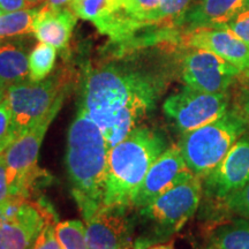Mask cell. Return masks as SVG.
Listing matches in <instances>:
<instances>
[{"label": "cell", "mask_w": 249, "mask_h": 249, "mask_svg": "<svg viewBox=\"0 0 249 249\" xmlns=\"http://www.w3.org/2000/svg\"><path fill=\"white\" fill-rule=\"evenodd\" d=\"M163 81L128 59L107 61L87 73L80 108L99 127L108 148L138 128L154 108Z\"/></svg>", "instance_id": "obj_1"}, {"label": "cell", "mask_w": 249, "mask_h": 249, "mask_svg": "<svg viewBox=\"0 0 249 249\" xmlns=\"http://www.w3.org/2000/svg\"><path fill=\"white\" fill-rule=\"evenodd\" d=\"M108 150L102 130L79 107L68 130L66 165L71 193L86 222L104 207Z\"/></svg>", "instance_id": "obj_2"}, {"label": "cell", "mask_w": 249, "mask_h": 249, "mask_svg": "<svg viewBox=\"0 0 249 249\" xmlns=\"http://www.w3.org/2000/svg\"><path fill=\"white\" fill-rule=\"evenodd\" d=\"M166 149L164 136L144 126H139L110 148L103 208H133L149 169Z\"/></svg>", "instance_id": "obj_3"}, {"label": "cell", "mask_w": 249, "mask_h": 249, "mask_svg": "<svg viewBox=\"0 0 249 249\" xmlns=\"http://www.w3.org/2000/svg\"><path fill=\"white\" fill-rule=\"evenodd\" d=\"M246 129L245 121L231 110L213 123L182 134L178 145L187 167L203 179L244 136Z\"/></svg>", "instance_id": "obj_4"}, {"label": "cell", "mask_w": 249, "mask_h": 249, "mask_svg": "<svg viewBox=\"0 0 249 249\" xmlns=\"http://www.w3.org/2000/svg\"><path fill=\"white\" fill-rule=\"evenodd\" d=\"M71 75L60 70L46 79L28 80L6 90V99L13 113V130L17 138L30 129L58 104H62L71 87Z\"/></svg>", "instance_id": "obj_5"}, {"label": "cell", "mask_w": 249, "mask_h": 249, "mask_svg": "<svg viewBox=\"0 0 249 249\" xmlns=\"http://www.w3.org/2000/svg\"><path fill=\"white\" fill-rule=\"evenodd\" d=\"M62 104H58L52 108L5 150L4 156L12 196L18 195L28 198L37 180L44 176V171L38 167L40 145Z\"/></svg>", "instance_id": "obj_6"}, {"label": "cell", "mask_w": 249, "mask_h": 249, "mask_svg": "<svg viewBox=\"0 0 249 249\" xmlns=\"http://www.w3.org/2000/svg\"><path fill=\"white\" fill-rule=\"evenodd\" d=\"M201 193L202 179L193 174L141 208L140 213L154 225L158 235H171L194 216Z\"/></svg>", "instance_id": "obj_7"}, {"label": "cell", "mask_w": 249, "mask_h": 249, "mask_svg": "<svg viewBox=\"0 0 249 249\" xmlns=\"http://www.w3.org/2000/svg\"><path fill=\"white\" fill-rule=\"evenodd\" d=\"M163 111L182 134L213 123L229 112L227 93H210L185 86L165 99Z\"/></svg>", "instance_id": "obj_8"}, {"label": "cell", "mask_w": 249, "mask_h": 249, "mask_svg": "<svg viewBox=\"0 0 249 249\" xmlns=\"http://www.w3.org/2000/svg\"><path fill=\"white\" fill-rule=\"evenodd\" d=\"M240 74L238 68L207 50L192 49L182 60L186 86L200 91L225 93Z\"/></svg>", "instance_id": "obj_9"}, {"label": "cell", "mask_w": 249, "mask_h": 249, "mask_svg": "<svg viewBox=\"0 0 249 249\" xmlns=\"http://www.w3.org/2000/svg\"><path fill=\"white\" fill-rule=\"evenodd\" d=\"M202 189L213 197L225 200L249 182V138L241 136L224 160L204 177Z\"/></svg>", "instance_id": "obj_10"}, {"label": "cell", "mask_w": 249, "mask_h": 249, "mask_svg": "<svg viewBox=\"0 0 249 249\" xmlns=\"http://www.w3.org/2000/svg\"><path fill=\"white\" fill-rule=\"evenodd\" d=\"M192 176L193 172L187 167L179 145L174 144L167 148L149 169L140 187L133 208L141 209L163 193Z\"/></svg>", "instance_id": "obj_11"}, {"label": "cell", "mask_w": 249, "mask_h": 249, "mask_svg": "<svg viewBox=\"0 0 249 249\" xmlns=\"http://www.w3.org/2000/svg\"><path fill=\"white\" fill-rule=\"evenodd\" d=\"M54 219L48 205L27 198L20 213L0 227V249H28Z\"/></svg>", "instance_id": "obj_12"}, {"label": "cell", "mask_w": 249, "mask_h": 249, "mask_svg": "<svg viewBox=\"0 0 249 249\" xmlns=\"http://www.w3.org/2000/svg\"><path fill=\"white\" fill-rule=\"evenodd\" d=\"M181 37L183 45L213 52L241 73L249 74V45L226 28H201Z\"/></svg>", "instance_id": "obj_13"}, {"label": "cell", "mask_w": 249, "mask_h": 249, "mask_svg": "<svg viewBox=\"0 0 249 249\" xmlns=\"http://www.w3.org/2000/svg\"><path fill=\"white\" fill-rule=\"evenodd\" d=\"M128 209L103 208L87 222L89 249H124L133 245V225L126 217Z\"/></svg>", "instance_id": "obj_14"}, {"label": "cell", "mask_w": 249, "mask_h": 249, "mask_svg": "<svg viewBox=\"0 0 249 249\" xmlns=\"http://www.w3.org/2000/svg\"><path fill=\"white\" fill-rule=\"evenodd\" d=\"M247 9L249 0H200L177 18L173 28H180L183 33L201 28H222Z\"/></svg>", "instance_id": "obj_15"}, {"label": "cell", "mask_w": 249, "mask_h": 249, "mask_svg": "<svg viewBox=\"0 0 249 249\" xmlns=\"http://www.w3.org/2000/svg\"><path fill=\"white\" fill-rule=\"evenodd\" d=\"M76 21L77 17L71 8L52 11L43 5L34 22L33 34L39 42L54 46L57 50H65Z\"/></svg>", "instance_id": "obj_16"}, {"label": "cell", "mask_w": 249, "mask_h": 249, "mask_svg": "<svg viewBox=\"0 0 249 249\" xmlns=\"http://www.w3.org/2000/svg\"><path fill=\"white\" fill-rule=\"evenodd\" d=\"M29 80V54L18 40L0 43V86L9 87Z\"/></svg>", "instance_id": "obj_17"}, {"label": "cell", "mask_w": 249, "mask_h": 249, "mask_svg": "<svg viewBox=\"0 0 249 249\" xmlns=\"http://www.w3.org/2000/svg\"><path fill=\"white\" fill-rule=\"evenodd\" d=\"M70 8L77 18L90 21L101 31L121 11V0H73Z\"/></svg>", "instance_id": "obj_18"}, {"label": "cell", "mask_w": 249, "mask_h": 249, "mask_svg": "<svg viewBox=\"0 0 249 249\" xmlns=\"http://www.w3.org/2000/svg\"><path fill=\"white\" fill-rule=\"evenodd\" d=\"M42 7L6 12L0 15V43L7 39L33 34L35 18Z\"/></svg>", "instance_id": "obj_19"}, {"label": "cell", "mask_w": 249, "mask_h": 249, "mask_svg": "<svg viewBox=\"0 0 249 249\" xmlns=\"http://www.w3.org/2000/svg\"><path fill=\"white\" fill-rule=\"evenodd\" d=\"M207 249H249L248 220H236L218 229L211 235Z\"/></svg>", "instance_id": "obj_20"}, {"label": "cell", "mask_w": 249, "mask_h": 249, "mask_svg": "<svg viewBox=\"0 0 249 249\" xmlns=\"http://www.w3.org/2000/svg\"><path fill=\"white\" fill-rule=\"evenodd\" d=\"M192 0H160L154 11H151L142 21V29L148 27H171L187 8Z\"/></svg>", "instance_id": "obj_21"}, {"label": "cell", "mask_w": 249, "mask_h": 249, "mask_svg": "<svg viewBox=\"0 0 249 249\" xmlns=\"http://www.w3.org/2000/svg\"><path fill=\"white\" fill-rule=\"evenodd\" d=\"M57 49L39 42L29 54V80L38 82L46 79L54 68Z\"/></svg>", "instance_id": "obj_22"}, {"label": "cell", "mask_w": 249, "mask_h": 249, "mask_svg": "<svg viewBox=\"0 0 249 249\" xmlns=\"http://www.w3.org/2000/svg\"><path fill=\"white\" fill-rule=\"evenodd\" d=\"M54 234L61 249H89L87 227L80 220H66L55 224Z\"/></svg>", "instance_id": "obj_23"}, {"label": "cell", "mask_w": 249, "mask_h": 249, "mask_svg": "<svg viewBox=\"0 0 249 249\" xmlns=\"http://www.w3.org/2000/svg\"><path fill=\"white\" fill-rule=\"evenodd\" d=\"M224 201L227 209L245 219H249V182L241 189L232 193Z\"/></svg>", "instance_id": "obj_24"}, {"label": "cell", "mask_w": 249, "mask_h": 249, "mask_svg": "<svg viewBox=\"0 0 249 249\" xmlns=\"http://www.w3.org/2000/svg\"><path fill=\"white\" fill-rule=\"evenodd\" d=\"M222 28H226L232 31L242 42L249 45V9L236 15L231 21L224 24Z\"/></svg>", "instance_id": "obj_25"}, {"label": "cell", "mask_w": 249, "mask_h": 249, "mask_svg": "<svg viewBox=\"0 0 249 249\" xmlns=\"http://www.w3.org/2000/svg\"><path fill=\"white\" fill-rule=\"evenodd\" d=\"M232 111L245 121L247 127L249 126V79L236 92Z\"/></svg>", "instance_id": "obj_26"}, {"label": "cell", "mask_w": 249, "mask_h": 249, "mask_svg": "<svg viewBox=\"0 0 249 249\" xmlns=\"http://www.w3.org/2000/svg\"><path fill=\"white\" fill-rule=\"evenodd\" d=\"M7 138L18 139L13 130V113L5 96V99L0 104V140Z\"/></svg>", "instance_id": "obj_27"}, {"label": "cell", "mask_w": 249, "mask_h": 249, "mask_svg": "<svg viewBox=\"0 0 249 249\" xmlns=\"http://www.w3.org/2000/svg\"><path fill=\"white\" fill-rule=\"evenodd\" d=\"M54 225L55 224H51L46 226L28 249H61L55 238Z\"/></svg>", "instance_id": "obj_28"}, {"label": "cell", "mask_w": 249, "mask_h": 249, "mask_svg": "<svg viewBox=\"0 0 249 249\" xmlns=\"http://www.w3.org/2000/svg\"><path fill=\"white\" fill-rule=\"evenodd\" d=\"M11 188H9L7 166H6L4 152L0 155V207L11 197Z\"/></svg>", "instance_id": "obj_29"}, {"label": "cell", "mask_w": 249, "mask_h": 249, "mask_svg": "<svg viewBox=\"0 0 249 249\" xmlns=\"http://www.w3.org/2000/svg\"><path fill=\"white\" fill-rule=\"evenodd\" d=\"M0 8L5 12H15L29 8L27 0H0Z\"/></svg>", "instance_id": "obj_30"}, {"label": "cell", "mask_w": 249, "mask_h": 249, "mask_svg": "<svg viewBox=\"0 0 249 249\" xmlns=\"http://www.w3.org/2000/svg\"><path fill=\"white\" fill-rule=\"evenodd\" d=\"M73 0H46L44 5L46 8L52 9V11H58L62 8H70Z\"/></svg>", "instance_id": "obj_31"}, {"label": "cell", "mask_w": 249, "mask_h": 249, "mask_svg": "<svg viewBox=\"0 0 249 249\" xmlns=\"http://www.w3.org/2000/svg\"><path fill=\"white\" fill-rule=\"evenodd\" d=\"M14 141H15V139H13V138H7L4 140H0V155H1L2 152H5L6 149H7Z\"/></svg>", "instance_id": "obj_32"}, {"label": "cell", "mask_w": 249, "mask_h": 249, "mask_svg": "<svg viewBox=\"0 0 249 249\" xmlns=\"http://www.w3.org/2000/svg\"><path fill=\"white\" fill-rule=\"evenodd\" d=\"M145 249H176L172 245L170 244H160V245H154L150 246V247L145 248Z\"/></svg>", "instance_id": "obj_33"}, {"label": "cell", "mask_w": 249, "mask_h": 249, "mask_svg": "<svg viewBox=\"0 0 249 249\" xmlns=\"http://www.w3.org/2000/svg\"><path fill=\"white\" fill-rule=\"evenodd\" d=\"M46 1V0H27L28 2V7L33 8V7H37V5L42 4V2Z\"/></svg>", "instance_id": "obj_34"}, {"label": "cell", "mask_w": 249, "mask_h": 249, "mask_svg": "<svg viewBox=\"0 0 249 249\" xmlns=\"http://www.w3.org/2000/svg\"><path fill=\"white\" fill-rule=\"evenodd\" d=\"M5 96H6V89H4L1 86H0V104H1V102L5 99Z\"/></svg>", "instance_id": "obj_35"}, {"label": "cell", "mask_w": 249, "mask_h": 249, "mask_svg": "<svg viewBox=\"0 0 249 249\" xmlns=\"http://www.w3.org/2000/svg\"><path fill=\"white\" fill-rule=\"evenodd\" d=\"M2 13H5V12H4V11H2V9H1V8H0V15H1Z\"/></svg>", "instance_id": "obj_36"}]
</instances>
